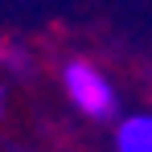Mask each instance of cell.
<instances>
[{"label":"cell","instance_id":"obj_1","mask_svg":"<svg viewBox=\"0 0 152 152\" xmlns=\"http://www.w3.org/2000/svg\"><path fill=\"white\" fill-rule=\"evenodd\" d=\"M66 95L82 115L91 119H111L119 111V99H115V86L91 66V62H70L66 66Z\"/></svg>","mask_w":152,"mask_h":152},{"label":"cell","instance_id":"obj_2","mask_svg":"<svg viewBox=\"0 0 152 152\" xmlns=\"http://www.w3.org/2000/svg\"><path fill=\"white\" fill-rule=\"evenodd\" d=\"M115 152H152V111H136L115 127Z\"/></svg>","mask_w":152,"mask_h":152}]
</instances>
